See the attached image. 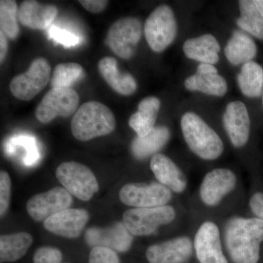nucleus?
<instances>
[{
  "label": "nucleus",
  "mask_w": 263,
  "mask_h": 263,
  "mask_svg": "<svg viewBox=\"0 0 263 263\" xmlns=\"http://www.w3.org/2000/svg\"><path fill=\"white\" fill-rule=\"evenodd\" d=\"M224 241L234 263H257L263 242V221L236 216L228 221Z\"/></svg>",
  "instance_id": "1"
},
{
  "label": "nucleus",
  "mask_w": 263,
  "mask_h": 263,
  "mask_svg": "<svg viewBox=\"0 0 263 263\" xmlns=\"http://www.w3.org/2000/svg\"><path fill=\"white\" fill-rule=\"evenodd\" d=\"M113 112L106 105L97 101L83 104L71 122L72 136L81 141H88L110 134L115 129Z\"/></svg>",
  "instance_id": "2"
},
{
  "label": "nucleus",
  "mask_w": 263,
  "mask_h": 263,
  "mask_svg": "<svg viewBox=\"0 0 263 263\" xmlns=\"http://www.w3.org/2000/svg\"><path fill=\"white\" fill-rule=\"evenodd\" d=\"M181 127L185 142L197 157L214 160L222 155L224 143L220 137L196 114H183Z\"/></svg>",
  "instance_id": "3"
},
{
  "label": "nucleus",
  "mask_w": 263,
  "mask_h": 263,
  "mask_svg": "<svg viewBox=\"0 0 263 263\" xmlns=\"http://www.w3.org/2000/svg\"><path fill=\"white\" fill-rule=\"evenodd\" d=\"M176 211L171 205L155 208H135L123 214V223L135 236L154 234L161 226L174 221Z\"/></svg>",
  "instance_id": "4"
},
{
  "label": "nucleus",
  "mask_w": 263,
  "mask_h": 263,
  "mask_svg": "<svg viewBox=\"0 0 263 263\" xmlns=\"http://www.w3.org/2000/svg\"><path fill=\"white\" fill-rule=\"evenodd\" d=\"M177 22L174 11L167 5L154 10L144 24L145 37L152 51L160 53L172 44L177 34Z\"/></svg>",
  "instance_id": "5"
},
{
  "label": "nucleus",
  "mask_w": 263,
  "mask_h": 263,
  "mask_svg": "<svg viewBox=\"0 0 263 263\" xmlns=\"http://www.w3.org/2000/svg\"><path fill=\"white\" fill-rule=\"evenodd\" d=\"M56 176L71 195L82 201H89L98 192L96 176L84 164L76 162H62L57 167Z\"/></svg>",
  "instance_id": "6"
},
{
  "label": "nucleus",
  "mask_w": 263,
  "mask_h": 263,
  "mask_svg": "<svg viewBox=\"0 0 263 263\" xmlns=\"http://www.w3.org/2000/svg\"><path fill=\"white\" fill-rule=\"evenodd\" d=\"M143 34L141 21L126 17L114 22L109 28L106 44L117 56L129 60L134 56Z\"/></svg>",
  "instance_id": "7"
},
{
  "label": "nucleus",
  "mask_w": 263,
  "mask_h": 263,
  "mask_svg": "<svg viewBox=\"0 0 263 263\" xmlns=\"http://www.w3.org/2000/svg\"><path fill=\"white\" fill-rule=\"evenodd\" d=\"M51 65L46 59L39 57L33 60L28 70L10 81L12 95L23 101L32 100L51 80Z\"/></svg>",
  "instance_id": "8"
},
{
  "label": "nucleus",
  "mask_w": 263,
  "mask_h": 263,
  "mask_svg": "<svg viewBox=\"0 0 263 263\" xmlns=\"http://www.w3.org/2000/svg\"><path fill=\"white\" fill-rule=\"evenodd\" d=\"M79 95L67 88H53L48 91L36 108V118L40 122L47 124L57 117H69L79 109Z\"/></svg>",
  "instance_id": "9"
},
{
  "label": "nucleus",
  "mask_w": 263,
  "mask_h": 263,
  "mask_svg": "<svg viewBox=\"0 0 263 263\" xmlns=\"http://www.w3.org/2000/svg\"><path fill=\"white\" fill-rule=\"evenodd\" d=\"M123 203L135 208H155L167 205L172 199V193L160 183H129L119 191Z\"/></svg>",
  "instance_id": "10"
},
{
  "label": "nucleus",
  "mask_w": 263,
  "mask_h": 263,
  "mask_svg": "<svg viewBox=\"0 0 263 263\" xmlns=\"http://www.w3.org/2000/svg\"><path fill=\"white\" fill-rule=\"evenodd\" d=\"M72 197L64 187L56 186L29 199L27 211L35 221H45L51 216L70 209Z\"/></svg>",
  "instance_id": "11"
},
{
  "label": "nucleus",
  "mask_w": 263,
  "mask_h": 263,
  "mask_svg": "<svg viewBox=\"0 0 263 263\" xmlns=\"http://www.w3.org/2000/svg\"><path fill=\"white\" fill-rule=\"evenodd\" d=\"M237 177L228 168H216L205 175L200 186V197L208 206H216L236 187Z\"/></svg>",
  "instance_id": "12"
},
{
  "label": "nucleus",
  "mask_w": 263,
  "mask_h": 263,
  "mask_svg": "<svg viewBox=\"0 0 263 263\" xmlns=\"http://www.w3.org/2000/svg\"><path fill=\"white\" fill-rule=\"evenodd\" d=\"M193 245L200 263H228L221 247L219 228L213 221L202 223L195 234Z\"/></svg>",
  "instance_id": "13"
},
{
  "label": "nucleus",
  "mask_w": 263,
  "mask_h": 263,
  "mask_svg": "<svg viewBox=\"0 0 263 263\" xmlns=\"http://www.w3.org/2000/svg\"><path fill=\"white\" fill-rule=\"evenodd\" d=\"M85 240L90 247H105L118 252H126L131 248L133 235L123 222L108 228H91L85 233Z\"/></svg>",
  "instance_id": "14"
},
{
  "label": "nucleus",
  "mask_w": 263,
  "mask_h": 263,
  "mask_svg": "<svg viewBox=\"0 0 263 263\" xmlns=\"http://www.w3.org/2000/svg\"><path fill=\"white\" fill-rule=\"evenodd\" d=\"M193 242L187 236H180L150 246L146 258L150 263H184L193 253Z\"/></svg>",
  "instance_id": "15"
},
{
  "label": "nucleus",
  "mask_w": 263,
  "mask_h": 263,
  "mask_svg": "<svg viewBox=\"0 0 263 263\" xmlns=\"http://www.w3.org/2000/svg\"><path fill=\"white\" fill-rule=\"evenodd\" d=\"M89 220V214L85 209H68L48 218L43 221V226L50 233L74 239L81 234Z\"/></svg>",
  "instance_id": "16"
},
{
  "label": "nucleus",
  "mask_w": 263,
  "mask_h": 263,
  "mask_svg": "<svg viewBox=\"0 0 263 263\" xmlns=\"http://www.w3.org/2000/svg\"><path fill=\"white\" fill-rule=\"evenodd\" d=\"M223 124L232 145L241 148L247 144L250 136L251 122L245 104L231 102L223 116Z\"/></svg>",
  "instance_id": "17"
},
{
  "label": "nucleus",
  "mask_w": 263,
  "mask_h": 263,
  "mask_svg": "<svg viewBox=\"0 0 263 263\" xmlns=\"http://www.w3.org/2000/svg\"><path fill=\"white\" fill-rule=\"evenodd\" d=\"M184 86L190 91L216 97H223L228 91L226 79L218 73L214 65L209 64H200L196 73L186 79Z\"/></svg>",
  "instance_id": "18"
},
{
  "label": "nucleus",
  "mask_w": 263,
  "mask_h": 263,
  "mask_svg": "<svg viewBox=\"0 0 263 263\" xmlns=\"http://www.w3.org/2000/svg\"><path fill=\"white\" fill-rule=\"evenodd\" d=\"M150 167L156 179L161 184L176 193L186 190L187 179L181 170L167 156L162 154L154 155Z\"/></svg>",
  "instance_id": "19"
},
{
  "label": "nucleus",
  "mask_w": 263,
  "mask_h": 263,
  "mask_svg": "<svg viewBox=\"0 0 263 263\" xmlns=\"http://www.w3.org/2000/svg\"><path fill=\"white\" fill-rule=\"evenodd\" d=\"M58 9L56 5L44 4L34 0H27L21 4L18 10L19 22L27 28L45 29L56 18Z\"/></svg>",
  "instance_id": "20"
},
{
  "label": "nucleus",
  "mask_w": 263,
  "mask_h": 263,
  "mask_svg": "<svg viewBox=\"0 0 263 263\" xmlns=\"http://www.w3.org/2000/svg\"><path fill=\"white\" fill-rule=\"evenodd\" d=\"M98 70L105 82L116 92L129 96L136 92L138 84L129 72H122L118 68L114 57H105L98 62Z\"/></svg>",
  "instance_id": "21"
},
{
  "label": "nucleus",
  "mask_w": 263,
  "mask_h": 263,
  "mask_svg": "<svg viewBox=\"0 0 263 263\" xmlns=\"http://www.w3.org/2000/svg\"><path fill=\"white\" fill-rule=\"evenodd\" d=\"M183 51L185 56L190 60L214 65L219 62L221 47L214 36L205 34L185 41Z\"/></svg>",
  "instance_id": "22"
},
{
  "label": "nucleus",
  "mask_w": 263,
  "mask_h": 263,
  "mask_svg": "<svg viewBox=\"0 0 263 263\" xmlns=\"http://www.w3.org/2000/svg\"><path fill=\"white\" fill-rule=\"evenodd\" d=\"M160 100L155 97H147L140 102L138 111L129 119V125L138 137H145L155 127L160 108Z\"/></svg>",
  "instance_id": "23"
},
{
  "label": "nucleus",
  "mask_w": 263,
  "mask_h": 263,
  "mask_svg": "<svg viewBox=\"0 0 263 263\" xmlns=\"http://www.w3.org/2000/svg\"><path fill=\"white\" fill-rule=\"evenodd\" d=\"M170 137L171 133L168 128L164 126L155 127L146 136H137L133 140L131 144L132 153L138 160L155 155L167 144Z\"/></svg>",
  "instance_id": "24"
},
{
  "label": "nucleus",
  "mask_w": 263,
  "mask_h": 263,
  "mask_svg": "<svg viewBox=\"0 0 263 263\" xmlns=\"http://www.w3.org/2000/svg\"><path fill=\"white\" fill-rule=\"evenodd\" d=\"M257 51V46L253 39L238 30L233 33L224 48L227 60L233 65L251 62L255 57Z\"/></svg>",
  "instance_id": "25"
},
{
  "label": "nucleus",
  "mask_w": 263,
  "mask_h": 263,
  "mask_svg": "<svg viewBox=\"0 0 263 263\" xmlns=\"http://www.w3.org/2000/svg\"><path fill=\"white\" fill-rule=\"evenodd\" d=\"M32 235L26 232L0 237L1 262H13L22 258L32 245Z\"/></svg>",
  "instance_id": "26"
},
{
  "label": "nucleus",
  "mask_w": 263,
  "mask_h": 263,
  "mask_svg": "<svg viewBox=\"0 0 263 263\" xmlns=\"http://www.w3.org/2000/svg\"><path fill=\"white\" fill-rule=\"evenodd\" d=\"M237 81L240 91L246 97L257 98L262 95L263 69L259 64L252 61L243 64Z\"/></svg>",
  "instance_id": "27"
},
{
  "label": "nucleus",
  "mask_w": 263,
  "mask_h": 263,
  "mask_svg": "<svg viewBox=\"0 0 263 263\" xmlns=\"http://www.w3.org/2000/svg\"><path fill=\"white\" fill-rule=\"evenodd\" d=\"M238 5L240 15L237 19V25L254 37L263 40V16L253 1L240 0Z\"/></svg>",
  "instance_id": "28"
},
{
  "label": "nucleus",
  "mask_w": 263,
  "mask_h": 263,
  "mask_svg": "<svg viewBox=\"0 0 263 263\" xmlns=\"http://www.w3.org/2000/svg\"><path fill=\"white\" fill-rule=\"evenodd\" d=\"M84 77L82 66L74 62L57 65L51 78V86L53 88L72 89L76 82Z\"/></svg>",
  "instance_id": "29"
},
{
  "label": "nucleus",
  "mask_w": 263,
  "mask_h": 263,
  "mask_svg": "<svg viewBox=\"0 0 263 263\" xmlns=\"http://www.w3.org/2000/svg\"><path fill=\"white\" fill-rule=\"evenodd\" d=\"M18 10L16 2L13 0L0 1V28L5 35L11 40L18 37L20 32Z\"/></svg>",
  "instance_id": "30"
},
{
  "label": "nucleus",
  "mask_w": 263,
  "mask_h": 263,
  "mask_svg": "<svg viewBox=\"0 0 263 263\" xmlns=\"http://www.w3.org/2000/svg\"><path fill=\"white\" fill-rule=\"evenodd\" d=\"M11 193V180L8 173L2 171L0 174V215L3 217L8 212Z\"/></svg>",
  "instance_id": "31"
},
{
  "label": "nucleus",
  "mask_w": 263,
  "mask_h": 263,
  "mask_svg": "<svg viewBox=\"0 0 263 263\" xmlns=\"http://www.w3.org/2000/svg\"><path fill=\"white\" fill-rule=\"evenodd\" d=\"M62 253L59 249L51 247H41L33 257L34 263H62Z\"/></svg>",
  "instance_id": "32"
},
{
  "label": "nucleus",
  "mask_w": 263,
  "mask_h": 263,
  "mask_svg": "<svg viewBox=\"0 0 263 263\" xmlns=\"http://www.w3.org/2000/svg\"><path fill=\"white\" fill-rule=\"evenodd\" d=\"M48 34L55 42L60 43L65 47L75 46L80 42V39L76 34L58 27H52L48 30Z\"/></svg>",
  "instance_id": "33"
},
{
  "label": "nucleus",
  "mask_w": 263,
  "mask_h": 263,
  "mask_svg": "<svg viewBox=\"0 0 263 263\" xmlns=\"http://www.w3.org/2000/svg\"><path fill=\"white\" fill-rule=\"evenodd\" d=\"M89 263H120L117 252L105 247H95L91 249Z\"/></svg>",
  "instance_id": "34"
},
{
  "label": "nucleus",
  "mask_w": 263,
  "mask_h": 263,
  "mask_svg": "<svg viewBox=\"0 0 263 263\" xmlns=\"http://www.w3.org/2000/svg\"><path fill=\"white\" fill-rule=\"evenodd\" d=\"M79 3L83 7L92 13H99L103 12L108 6V1L106 0H80Z\"/></svg>",
  "instance_id": "35"
},
{
  "label": "nucleus",
  "mask_w": 263,
  "mask_h": 263,
  "mask_svg": "<svg viewBox=\"0 0 263 263\" xmlns=\"http://www.w3.org/2000/svg\"><path fill=\"white\" fill-rule=\"evenodd\" d=\"M251 211L256 217L263 221V193H256L251 197L249 200Z\"/></svg>",
  "instance_id": "36"
},
{
  "label": "nucleus",
  "mask_w": 263,
  "mask_h": 263,
  "mask_svg": "<svg viewBox=\"0 0 263 263\" xmlns=\"http://www.w3.org/2000/svg\"><path fill=\"white\" fill-rule=\"evenodd\" d=\"M8 50V43L7 36L3 31L0 30V62L3 64Z\"/></svg>",
  "instance_id": "37"
},
{
  "label": "nucleus",
  "mask_w": 263,
  "mask_h": 263,
  "mask_svg": "<svg viewBox=\"0 0 263 263\" xmlns=\"http://www.w3.org/2000/svg\"><path fill=\"white\" fill-rule=\"evenodd\" d=\"M253 3L256 8L259 10L260 14L263 16V0H254Z\"/></svg>",
  "instance_id": "38"
},
{
  "label": "nucleus",
  "mask_w": 263,
  "mask_h": 263,
  "mask_svg": "<svg viewBox=\"0 0 263 263\" xmlns=\"http://www.w3.org/2000/svg\"><path fill=\"white\" fill-rule=\"evenodd\" d=\"M262 108H263V87H262Z\"/></svg>",
  "instance_id": "39"
}]
</instances>
